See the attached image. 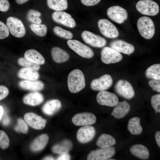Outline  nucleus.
Returning a JSON list of instances; mask_svg holds the SVG:
<instances>
[{"label": "nucleus", "mask_w": 160, "mask_h": 160, "mask_svg": "<svg viewBox=\"0 0 160 160\" xmlns=\"http://www.w3.org/2000/svg\"><path fill=\"white\" fill-rule=\"evenodd\" d=\"M68 86L70 92L77 93L85 86L84 75L82 71L79 69H75L69 74L67 79Z\"/></svg>", "instance_id": "f257e3e1"}, {"label": "nucleus", "mask_w": 160, "mask_h": 160, "mask_svg": "<svg viewBox=\"0 0 160 160\" xmlns=\"http://www.w3.org/2000/svg\"><path fill=\"white\" fill-rule=\"evenodd\" d=\"M137 26L140 35L144 39H149L153 36L155 28L153 22L149 17L143 16L137 21Z\"/></svg>", "instance_id": "f03ea898"}, {"label": "nucleus", "mask_w": 160, "mask_h": 160, "mask_svg": "<svg viewBox=\"0 0 160 160\" xmlns=\"http://www.w3.org/2000/svg\"><path fill=\"white\" fill-rule=\"evenodd\" d=\"M6 23L9 32L15 37L20 38L25 35V28L23 23L20 19L10 16L7 18Z\"/></svg>", "instance_id": "7ed1b4c3"}, {"label": "nucleus", "mask_w": 160, "mask_h": 160, "mask_svg": "<svg viewBox=\"0 0 160 160\" xmlns=\"http://www.w3.org/2000/svg\"><path fill=\"white\" fill-rule=\"evenodd\" d=\"M136 8L140 13L148 16H155L159 12L158 4L151 0H143L138 1L136 4Z\"/></svg>", "instance_id": "20e7f679"}, {"label": "nucleus", "mask_w": 160, "mask_h": 160, "mask_svg": "<svg viewBox=\"0 0 160 160\" xmlns=\"http://www.w3.org/2000/svg\"><path fill=\"white\" fill-rule=\"evenodd\" d=\"M67 44L71 49L83 57L90 58L94 55V52L90 47L78 40L69 39Z\"/></svg>", "instance_id": "39448f33"}, {"label": "nucleus", "mask_w": 160, "mask_h": 160, "mask_svg": "<svg viewBox=\"0 0 160 160\" xmlns=\"http://www.w3.org/2000/svg\"><path fill=\"white\" fill-rule=\"evenodd\" d=\"M98 26L101 33L106 37L110 38L117 37L119 34V31L115 26L107 19L99 20Z\"/></svg>", "instance_id": "423d86ee"}, {"label": "nucleus", "mask_w": 160, "mask_h": 160, "mask_svg": "<svg viewBox=\"0 0 160 160\" xmlns=\"http://www.w3.org/2000/svg\"><path fill=\"white\" fill-rule=\"evenodd\" d=\"M107 13L111 19L119 24L123 23L128 18L127 10L119 6L110 7L108 9Z\"/></svg>", "instance_id": "0eeeda50"}, {"label": "nucleus", "mask_w": 160, "mask_h": 160, "mask_svg": "<svg viewBox=\"0 0 160 160\" xmlns=\"http://www.w3.org/2000/svg\"><path fill=\"white\" fill-rule=\"evenodd\" d=\"M115 152L113 147L101 148L91 151L87 156V160H108L114 155Z\"/></svg>", "instance_id": "6e6552de"}, {"label": "nucleus", "mask_w": 160, "mask_h": 160, "mask_svg": "<svg viewBox=\"0 0 160 160\" xmlns=\"http://www.w3.org/2000/svg\"><path fill=\"white\" fill-rule=\"evenodd\" d=\"M81 36L86 43L93 47H103L107 43L106 40L105 38L88 31H84Z\"/></svg>", "instance_id": "1a4fd4ad"}, {"label": "nucleus", "mask_w": 160, "mask_h": 160, "mask_svg": "<svg viewBox=\"0 0 160 160\" xmlns=\"http://www.w3.org/2000/svg\"><path fill=\"white\" fill-rule=\"evenodd\" d=\"M114 88L116 91L119 95L127 99L132 98L135 94L132 85L126 80L121 79L118 81Z\"/></svg>", "instance_id": "9d476101"}, {"label": "nucleus", "mask_w": 160, "mask_h": 160, "mask_svg": "<svg viewBox=\"0 0 160 160\" xmlns=\"http://www.w3.org/2000/svg\"><path fill=\"white\" fill-rule=\"evenodd\" d=\"M101 60L106 64L114 63L121 61L123 58L122 55L110 47H105L101 52Z\"/></svg>", "instance_id": "9b49d317"}, {"label": "nucleus", "mask_w": 160, "mask_h": 160, "mask_svg": "<svg viewBox=\"0 0 160 160\" xmlns=\"http://www.w3.org/2000/svg\"><path fill=\"white\" fill-rule=\"evenodd\" d=\"M96 99L99 104L111 107L115 106L119 102L118 98L115 94L105 90L98 93Z\"/></svg>", "instance_id": "f8f14e48"}, {"label": "nucleus", "mask_w": 160, "mask_h": 160, "mask_svg": "<svg viewBox=\"0 0 160 160\" xmlns=\"http://www.w3.org/2000/svg\"><path fill=\"white\" fill-rule=\"evenodd\" d=\"M53 20L55 22L71 28L76 25L74 20L68 13L61 11H55L52 15Z\"/></svg>", "instance_id": "ddd939ff"}, {"label": "nucleus", "mask_w": 160, "mask_h": 160, "mask_svg": "<svg viewBox=\"0 0 160 160\" xmlns=\"http://www.w3.org/2000/svg\"><path fill=\"white\" fill-rule=\"evenodd\" d=\"M113 83V79L109 74L103 75L100 78L93 80L90 84L91 88L96 91L105 90L109 88Z\"/></svg>", "instance_id": "4468645a"}, {"label": "nucleus", "mask_w": 160, "mask_h": 160, "mask_svg": "<svg viewBox=\"0 0 160 160\" xmlns=\"http://www.w3.org/2000/svg\"><path fill=\"white\" fill-rule=\"evenodd\" d=\"M73 124L77 126H86L94 124L96 121V116L90 113L77 114L72 119Z\"/></svg>", "instance_id": "2eb2a0df"}, {"label": "nucleus", "mask_w": 160, "mask_h": 160, "mask_svg": "<svg viewBox=\"0 0 160 160\" xmlns=\"http://www.w3.org/2000/svg\"><path fill=\"white\" fill-rule=\"evenodd\" d=\"M96 131L95 128L90 125L84 126L78 130L77 134L78 140L82 143L91 141L94 137Z\"/></svg>", "instance_id": "dca6fc26"}, {"label": "nucleus", "mask_w": 160, "mask_h": 160, "mask_svg": "<svg viewBox=\"0 0 160 160\" xmlns=\"http://www.w3.org/2000/svg\"><path fill=\"white\" fill-rule=\"evenodd\" d=\"M25 120L31 127L37 129H43L45 126L46 120L40 116L33 113H25Z\"/></svg>", "instance_id": "f3484780"}, {"label": "nucleus", "mask_w": 160, "mask_h": 160, "mask_svg": "<svg viewBox=\"0 0 160 160\" xmlns=\"http://www.w3.org/2000/svg\"><path fill=\"white\" fill-rule=\"evenodd\" d=\"M110 47L119 53L129 55L135 50L134 46L131 44L121 40H116L111 41Z\"/></svg>", "instance_id": "a211bd4d"}, {"label": "nucleus", "mask_w": 160, "mask_h": 160, "mask_svg": "<svg viewBox=\"0 0 160 160\" xmlns=\"http://www.w3.org/2000/svg\"><path fill=\"white\" fill-rule=\"evenodd\" d=\"M116 105L111 115L116 119L122 118L127 114L130 110L129 104L126 101L118 102Z\"/></svg>", "instance_id": "6ab92c4d"}, {"label": "nucleus", "mask_w": 160, "mask_h": 160, "mask_svg": "<svg viewBox=\"0 0 160 160\" xmlns=\"http://www.w3.org/2000/svg\"><path fill=\"white\" fill-rule=\"evenodd\" d=\"M19 85L22 89L33 91L41 90L44 87L42 82L36 80L21 81L19 82Z\"/></svg>", "instance_id": "aec40b11"}, {"label": "nucleus", "mask_w": 160, "mask_h": 160, "mask_svg": "<svg viewBox=\"0 0 160 160\" xmlns=\"http://www.w3.org/2000/svg\"><path fill=\"white\" fill-rule=\"evenodd\" d=\"M44 100L43 96L41 93L35 91L25 95L23 100L26 104L34 106L40 104L43 102Z\"/></svg>", "instance_id": "412c9836"}, {"label": "nucleus", "mask_w": 160, "mask_h": 160, "mask_svg": "<svg viewBox=\"0 0 160 160\" xmlns=\"http://www.w3.org/2000/svg\"><path fill=\"white\" fill-rule=\"evenodd\" d=\"M18 76L25 80L34 81L38 79L39 74L36 70L24 67L20 69L17 73Z\"/></svg>", "instance_id": "4be33fe9"}, {"label": "nucleus", "mask_w": 160, "mask_h": 160, "mask_svg": "<svg viewBox=\"0 0 160 160\" xmlns=\"http://www.w3.org/2000/svg\"><path fill=\"white\" fill-rule=\"evenodd\" d=\"M60 101L57 99L48 101L43 106L42 110L45 114L51 115L57 111L61 107Z\"/></svg>", "instance_id": "5701e85b"}, {"label": "nucleus", "mask_w": 160, "mask_h": 160, "mask_svg": "<svg viewBox=\"0 0 160 160\" xmlns=\"http://www.w3.org/2000/svg\"><path fill=\"white\" fill-rule=\"evenodd\" d=\"M51 53L53 59L57 63H61L65 62L69 58L68 54L59 47H53L52 49Z\"/></svg>", "instance_id": "b1692460"}, {"label": "nucleus", "mask_w": 160, "mask_h": 160, "mask_svg": "<svg viewBox=\"0 0 160 160\" xmlns=\"http://www.w3.org/2000/svg\"><path fill=\"white\" fill-rule=\"evenodd\" d=\"M24 58L39 65L44 64L45 60L43 56L38 51L34 49L27 50L24 54Z\"/></svg>", "instance_id": "393cba45"}, {"label": "nucleus", "mask_w": 160, "mask_h": 160, "mask_svg": "<svg viewBox=\"0 0 160 160\" xmlns=\"http://www.w3.org/2000/svg\"><path fill=\"white\" fill-rule=\"evenodd\" d=\"M48 140V136L46 134H43L39 136L31 143L30 146L31 149L34 151L42 150L46 146Z\"/></svg>", "instance_id": "a878e982"}, {"label": "nucleus", "mask_w": 160, "mask_h": 160, "mask_svg": "<svg viewBox=\"0 0 160 160\" xmlns=\"http://www.w3.org/2000/svg\"><path fill=\"white\" fill-rule=\"evenodd\" d=\"M130 151L134 156L143 159H147L149 156V151L144 145L137 144L131 147Z\"/></svg>", "instance_id": "bb28decb"}, {"label": "nucleus", "mask_w": 160, "mask_h": 160, "mask_svg": "<svg viewBox=\"0 0 160 160\" xmlns=\"http://www.w3.org/2000/svg\"><path fill=\"white\" fill-rule=\"evenodd\" d=\"M127 129L133 135H138L142 133L143 129L140 124V119L137 117L130 119L128 122Z\"/></svg>", "instance_id": "cd10ccee"}, {"label": "nucleus", "mask_w": 160, "mask_h": 160, "mask_svg": "<svg viewBox=\"0 0 160 160\" xmlns=\"http://www.w3.org/2000/svg\"><path fill=\"white\" fill-rule=\"evenodd\" d=\"M116 143V140L113 137L109 135L103 134L99 137L96 144L101 148H104L112 146Z\"/></svg>", "instance_id": "c85d7f7f"}, {"label": "nucleus", "mask_w": 160, "mask_h": 160, "mask_svg": "<svg viewBox=\"0 0 160 160\" xmlns=\"http://www.w3.org/2000/svg\"><path fill=\"white\" fill-rule=\"evenodd\" d=\"M47 2L49 8L56 11L65 10L68 7L67 0H47Z\"/></svg>", "instance_id": "c756f323"}, {"label": "nucleus", "mask_w": 160, "mask_h": 160, "mask_svg": "<svg viewBox=\"0 0 160 160\" xmlns=\"http://www.w3.org/2000/svg\"><path fill=\"white\" fill-rule=\"evenodd\" d=\"M72 143L69 140L63 141L61 143L54 146L52 148L54 153L60 154L68 153L72 147Z\"/></svg>", "instance_id": "7c9ffc66"}, {"label": "nucleus", "mask_w": 160, "mask_h": 160, "mask_svg": "<svg viewBox=\"0 0 160 160\" xmlns=\"http://www.w3.org/2000/svg\"><path fill=\"white\" fill-rule=\"evenodd\" d=\"M145 74L148 78L154 79H160V64H155L148 67Z\"/></svg>", "instance_id": "2f4dec72"}, {"label": "nucleus", "mask_w": 160, "mask_h": 160, "mask_svg": "<svg viewBox=\"0 0 160 160\" xmlns=\"http://www.w3.org/2000/svg\"><path fill=\"white\" fill-rule=\"evenodd\" d=\"M30 28L34 33L39 36H44L47 33V28L44 24L33 23L30 25Z\"/></svg>", "instance_id": "473e14b6"}, {"label": "nucleus", "mask_w": 160, "mask_h": 160, "mask_svg": "<svg viewBox=\"0 0 160 160\" xmlns=\"http://www.w3.org/2000/svg\"><path fill=\"white\" fill-rule=\"evenodd\" d=\"M41 13L39 11L33 9H30L27 13V18L29 21L35 24H40L42 22L41 19L39 17Z\"/></svg>", "instance_id": "72a5a7b5"}, {"label": "nucleus", "mask_w": 160, "mask_h": 160, "mask_svg": "<svg viewBox=\"0 0 160 160\" xmlns=\"http://www.w3.org/2000/svg\"><path fill=\"white\" fill-rule=\"evenodd\" d=\"M54 32L58 36L67 39H71L73 37L72 33L58 26H55L53 29Z\"/></svg>", "instance_id": "f704fd0d"}, {"label": "nucleus", "mask_w": 160, "mask_h": 160, "mask_svg": "<svg viewBox=\"0 0 160 160\" xmlns=\"http://www.w3.org/2000/svg\"><path fill=\"white\" fill-rule=\"evenodd\" d=\"M17 62L21 66L31 68L36 71L39 70L40 68L39 65L30 61L24 57L19 58Z\"/></svg>", "instance_id": "c9c22d12"}, {"label": "nucleus", "mask_w": 160, "mask_h": 160, "mask_svg": "<svg viewBox=\"0 0 160 160\" xmlns=\"http://www.w3.org/2000/svg\"><path fill=\"white\" fill-rule=\"evenodd\" d=\"M9 138L6 133L0 130V147L3 149L7 148L9 145Z\"/></svg>", "instance_id": "e433bc0d"}, {"label": "nucleus", "mask_w": 160, "mask_h": 160, "mask_svg": "<svg viewBox=\"0 0 160 160\" xmlns=\"http://www.w3.org/2000/svg\"><path fill=\"white\" fill-rule=\"evenodd\" d=\"M151 105L156 113L160 112V95L153 96L151 99Z\"/></svg>", "instance_id": "4c0bfd02"}, {"label": "nucleus", "mask_w": 160, "mask_h": 160, "mask_svg": "<svg viewBox=\"0 0 160 160\" xmlns=\"http://www.w3.org/2000/svg\"><path fill=\"white\" fill-rule=\"evenodd\" d=\"M18 125L15 128V130L17 132H21L26 133L28 131V126L24 121L21 119H18Z\"/></svg>", "instance_id": "58836bf2"}, {"label": "nucleus", "mask_w": 160, "mask_h": 160, "mask_svg": "<svg viewBox=\"0 0 160 160\" xmlns=\"http://www.w3.org/2000/svg\"><path fill=\"white\" fill-rule=\"evenodd\" d=\"M9 32L7 25L0 20V39H4L8 37Z\"/></svg>", "instance_id": "ea45409f"}, {"label": "nucleus", "mask_w": 160, "mask_h": 160, "mask_svg": "<svg viewBox=\"0 0 160 160\" xmlns=\"http://www.w3.org/2000/svg\"><path fill=\"white\" fill-rule=\"evenodd\" d=\"M149 85L152 89L158 92H160V79H152L148 82Z\"/></svg>", "instance_id": "a19ab883"}, {"label": "nucleus", "mask_w": 160, "mask_h": 160, "mask_svg": "<svg viewBox=\"0 0 160 160\" xmlns=\"http://www.w3.org/2000/svg\"><path fill=\"white\" fill-rule=\"evenodd\" d=\"M10 4L8 0H0V11H7L9 9Z\"/></svg>", "instance_id": "79ce46f5"}, {"label": "nucleus", "mask_w": 160, "mask_h": 160, "mask_svg": "<svg viewBox=\"0 0 160 160\" xmlns=\"http://www.w3.org/2000/svg\"><path fill=\"white\" fill-rule=\"evenodd\" d=\"M9 93V89L6 87L0 85V100L6 97Z\"/></svg>", "instance_id": "37998d69"}, {"label": "nucleus", "mask_w": 160, "mask_h": 160, "mask_svg": "<svg viewBox=\"0 0 160 160\" xmlns=\"http://www.w3.org/2000/svg\"><path fill=\"white\" fill-rule=\"evenodd\" d=\"M101 0H81V3L84 5L91 6L95 5L98 4Z\"/></svg>", "instance_id": "c03bdc74"}, {"label": "nucleus", "mask_w": 160, "mask_h": 160, "mask_svg": "<svg viewBox=\"0 0 160 160\" xmlns=\"http://www.w3.org/2000/svg\"><path fill=\"white\" fill-rule=\"evenodd\" d=\"M70 156L68 153H64L60 154L57 158V160H70Z\"/></svg>", "instance_id": "a18cd8bd"}, {"label": "nucleus", "mask_w": 160, "mask_h": 160, "mask_svg": "<svg viewBox=\"0 0 160 160\" xmlns=\"http://www.w3.org/2000/svg\"><path fill=\"white\" fill-rule=\"evenodd\" d=\"M155 138L157 144L158 146L160 147V132L159 131H157L156 132Z\"/></svg>", "instance_id": "49530a36"}, {"label": "nucleus", "mask_w": 160, "mask_h": 160, "mask_svg": "<svg viewBox=\"0 0 160 160\" xmlns=\"http://www.w3.org/2000/svg\"><path fill=\"white\" fill-rule=\"evenodd\" d=\"M10 121L9 117L7 115L4 116L2 120L3 124L5 125H8Z\"/></svg>", "instance_id": "de8ad7c7"}, {"label": "nucleus", "mask_w": 160, "mask_h": 160, "mask_svg": "<svg viewBox=\"0 0 160 160\" xmlns=\"http://www.w3.org/2000/svg\"><path fill=\"white\" fill-rule=\"evenodd\" d=\"M29 0H15L17 3L19 4H24L28 1Z\"/></svg>", "instance_id": "09e8293b"}, {"label": "nucleus", "mask_w": 160, "mask_h": 160, "mask_svg": "<svg viewBox=\"0 0 160 160\" xmlns=\"http://www.w3.org/2000/svg\"><path fill=\"white\" fill-rule=\"evenodd\" d=\"M4 109L2 106L0 105V121L4 113Z\"/></svg>", "instance_id": "8fccbe9b"}, {"label": "nucleus", "mask_w": 160, "mask_h": 160, "mask_svg": "<svg viewBox=\"0 0 160 160\" xmlns=\"http://www.w3.org/2000/svg\"><path fill=\"white\" fill-rule=\"evenodd\" d=\"M44 160H54V159L51 156H47L45 157L43 159Z\"/></svg>", "instance_id": "3c124183"}, {"label": "nucleus", "mask_w": 160, "mask_h": 160, "mask_svg": "<svg viewBox=\"0 0 160 160\" xmlns=\"http://www.w3.org/2000/svg\"><path fill=\"white\" fill-rule=\"evenodd\" d=\"M109 160H116L115 159H108Z\"/></svg>", "instance_id": "603ef678"}]
</instances>
